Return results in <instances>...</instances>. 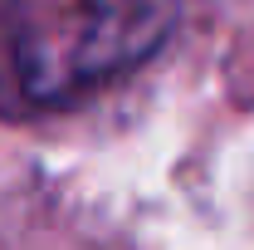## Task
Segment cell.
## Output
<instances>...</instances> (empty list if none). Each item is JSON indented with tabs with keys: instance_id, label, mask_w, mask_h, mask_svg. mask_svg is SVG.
<instances>
[{
	"instance_id": "obj_1",
	"label": "cell",
	"mask_w": 254,
	"mask_h": 250,
	"mask_svg": "<svg viewBox=\"0 0 254 250\" xmlns=\"http://www.w3.org/2000/svg\"><path fill=\"white\" fill-rule=\"evenodd\" d=\"M181 0H5L0 59L15 94L49 108L127 74L176 25Z\"/></svg>"
}]
</instances>
